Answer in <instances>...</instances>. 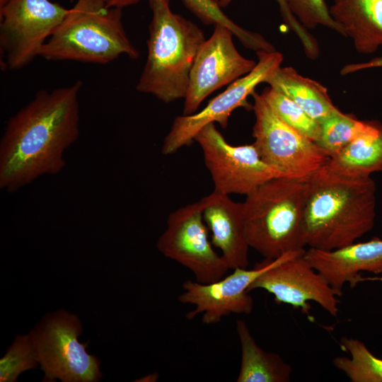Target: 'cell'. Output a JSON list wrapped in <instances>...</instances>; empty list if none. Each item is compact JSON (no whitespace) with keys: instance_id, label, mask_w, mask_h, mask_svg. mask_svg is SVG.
Here are the masks:
<instances>
[{"instance_id":"obj_1","label":"cell","mask_w":382,"mask_h":382,"mask_svg":"<svg viewBox=\"0 0 382 382\" xmlns=\"http://www.w3.org/2000/svg\"><path fill=\"white\" fill-rule=\"evenodd\" d=\"M83 82L40 90L7 121L0 140V188L15 192L66 166L65 151L79 136Z\"/></svg>"},{"instance_id":"obj_2","label":"cell","mask_w":382,"mask_h":382,"mask_svg":"<svg viewBox=\"0 0 382 382\" xmlns=\"http://www.w3.org/2000/svg\"><path fill=\"white\" fill-rule=\"evenodd\" d=\"M307 182L306 246L324 250L340 248L374 228L376 187L371 176H345L325 165Z\"/></svg>"},{"instance_id":"obj_3","label":"cell","mask_w":382,"mask_h":382,"mask_svg":"<svg viewBox=\"0 0 382 382\" xmlns=\"http://www.w3.org/2000/svg\"><path fill=\"white\" fill-rule=\"evenodd\" d=\"M148 1L152 12L148 54L136 88L168 103L185 97L191 68L205 37L196 24L171 11L170 0Z\"/></svg>"},{"instance_id":"obj_4","label":"cell","mask_w":382,"mask_h":382,"mask_svg":"<svg viewBox=\"0 0 382 382\" xmlns=\"http://www.w3.org/2000/svg\"><path fill=\"white\" fill-rule=\"evenodd\" d=\"M307 180L277 177L261 184L243 202L250 248L265 258L305 249Z\"/></svg>"},{"instance_id":"obj_5","label":"cell","mask_w":382,"mask_h":382,"mask_svg":"<svg viewBox=\"0 0 382 382\" xmlns=\"http://www.w3.org/2000/svg\"><path fill=\"white\" fill-rule=\"evenodd\" d=\"M76 1L42 46L40 57L105 64L122 55L139 57L125 30L122 8L108 7L104 0Z\"/></svg>"},{"instance_id":"obj_6","label":"cell","mask_w":382,"mask_h":382,"mask_svg":"<svg viewBox=\"0 0 382 382\" xmlns=\"http://www.w3.org/2000/svg\"><path fill=\"white\" fill-rule=\"evenodd\" d=\"M83 332L78 316L65 310L45 316L30 331L44 381L97 382L103 376L100 361L89 354L88 343H81Z\"/></svg>"},{"instance_id":"obj_7","label":"cell","mask_w":382,"mask_h":382,"mask_svg":"<svg viewBox=\"0 0 382 382\" xmlns=\"http://www.w3.org/2000/svg\"><path fill=\"white\" fill-rule=\"evenodd\" d=\"M253 142L262 160L282 177L307 180L330 157L313 140L282 121L261 94L252 93Z\"/></svg>"},{"instance_id":"obj_8","label":"cell","mask_w":382,"mask_h":382,"mask_svg":"<svg viewBox=\"0 0 382 382\" xmlns=\"http://www.w3.org/2000/svg\"><path fill=\"white\" fill-rule=\"evenodd\" d=\"M69 11L50 0H9L0 8L3 69L18 70L39 57L42 46Z\"/></svg>"},{"instance_id":"obj_9","label":"cell","mask_w":382,"mask_h":382,"mask_svg":"<svg viewBox=\"0 0 382 382\" xmlns=\"http://www.w3.org/2000/svg\"><path fill=\"white\" fill-rule=\"evenodd\" d=\"M156 248L165 257L188 269L195 281L202 284L216 282L230 270L212 247L199 202L180 207L169 214Z\"/></svg>"},{"instance_id":"obj_10","label":"cell","mask_w":382,"mask_h":382,"mask_svg":"<svg viewBox=\"0 0 382 382\" xmlns=\"http://www.w3.org/2000/svg\"><path fill=\"white\" fill-rule=\"evenodd\" d=\"M257 62L246 75L237 79L222 93L212 99L200 111L176 117L163 139L161 152L170 155L195 141L197 134L206 125L218 122L222 128L228 125V118L238 108L252 109L248 98L255 87L266 80L283 62V54L276 50L257 51Z\"/></svg>"},{"instance_id":"obj_11","label":"cell","mask_w":382,"mask_h":382,"mask_svg":"<svg viewBox=\"0 0 382 382\" xmlns=\"http://www.w3.org/2000/svg\"><path fill=\"white\" fill-rule=\"evenodd\" d=\"M195 141L202 151L215 191L246 196L265 182L282 177L262 160L254 144L231 145L214 123L204 127Z\"/></svg>"},{"instance_id":"obj_12","label":"cell","mask_w":382,"mask_h":382,"mask_svg":"<svg viewBox=\"0 0 382 382\" xmlns=\"http://www.w3.org/2000/svg\"><path fill=\"white\" fill-rule=\"evenodd\" d=\"M305 250L291 251L277 259L265 258L251 270L236 268L231 274L214 282L202 284L192 279L185 281L178 301L195 306L193 310L187 313L186 318L192 320L202 314V323L212 325L219 323L231 313L250 314L254 306L253 299L248 291L250 285L273 266Z\"/></svg>"},{"instance_id":"obj_13","label":"cell","mask_w":382,"mask_h":382,"mask_svg":"<svg viewBox=\"0 0 382 382\" xmlns=\"http://www.w3.org/2000/svg\"><path fill=\"white\" fill-rule=\"evenodd\" d=\"M233 35L228 28L215 25L212 35L199 47L190 70L183 115L197 112L212 93L244 76L255 66L257 62L238 52Z\"/></svg>"},{"instance_id":"obj_14","label":"cell","mask_w":382,"mask_h":382,"mask_svg":"<svg viewBox=\"0 0 382 382\" xmlns=\"http://www.w3.org/2000/svg\"><path fill=\"white\" fill-rule=\"evenodd\" d=\"M306 250L273 266L260 275L248 291L264 289L272 294L278 303H286L308 314L309 301L319 304L337 317L340 295L327 279L304 257Z\"/></svg>"},{"instance_id":"obj_15","label":"cell","mask_w":382,"mask_h":382,"mask_svg":"<svg viewBox=\"0 0 382 382\" xmlns=\"http://www.w3.org/2000/svg\"><path fill=\"white\" fill-rule=\"evenodd\" d=\"M304 257L341 296L346 283L354 288L362 282L361 272L382 273V239L376 237L332 250L309 248Z\"/></svg>"},{"instance_id":"obj_16","label":"cell","mask_w":382,"mask_h":382,"mask_svg":"<svg viewBox=\"0 0 382 382\" xmlns=\"http://www.w3.org/2000/svg\"><path fill=\"white\" fill-rule=\"evenodd\" d=\"M204 220L212 232L213 245L230 270L248 268V243L243 211V202L231 199L229 195L213 190L199 201Z\"/></svg>"},{"instance_id":"obj_17","label":"cell","mask_w":382,"mask_h":382,"mask_svg":"<svg viewBox=\"0 0 382 382\" xmlns=\"http://www.w3.org/2000/svg\"><path fill=\"white\" fill-rule=\"evenodd\" d=\"M329 11L359 53L369 54L382 45V0H333Z\"/></svg>"},{"instance_id":"obj_18","label":"cell","mask_w":382,"mask_h":382,"mask_svg":"<svg viewBox=\"0 0 382 382\" xmlns=\"http://www.w3.org/2000/svg\"><path fill=\"white\" fill-rule=\"evenodd\" d=\"M325 166L332 172L352 178L382 172V124L369 121L366 129L330 157Z\"/></svg>"},{"instance_id":"obj_19","label":"cell","mask_w":382,"mask_h":382,"mask_svg":"<svg viewBox=\"0 0 382 382\" xmlns=\"http://www.w3.org/2000/svg\"><path fill=\"white\" fill-rule=\"evenodd\" d=\"M241 359L237 382H288L292 369L277 353L262 349L243 320L236 323Z\"/></svg>"},{"instance_id":"obj_20","label":"cell","mask_w":382,"mask_h":382,"mask_svg":"<svg viewBox=\"0 0 382 382\" xmlns=\"http://www.w3.org/2000/svg\"><path fill=\"white\" fill-rule=\"evenodd\" d=\"M265 83L294 100L318 122L338 110L326 87L301 75L291 66L279 67Z\"/></svg>"},{"instance_id":"obj_21","label":"cell","mask_w":382,"mask_h":382,"mask_svg":"<svg viewBox=\"0 0 382 382\" xmlns=\"http://www.w3.org/2000/svg\"><path fill=\"white\" fill-rule=\"evenodd\" d=\"M340 346L351 356L337 357L334 366L352 382H382V359L374 355L361 341L343 337Z\"/></svg>"},{"instance_id":"obj_22","label":"cell","mask_w":382,"mask_h":382,"mask_svg":"<svg viewBox=\"0 0 382 382\" xmlns=\"http://www.w3.org/2000/svg\"><path fill=\"white\" fill-rule=\"evenodd\" d=\"M368 125L369 121L359 120L337 110L319 122L320 132L316 143L330 158L363 132Z\"/></svg>"},{"instance_id":"obj_23","label":"cell","mask_w":382,"mask_h":382,"mask_svg":"<svg viewBox=\"0 0 382 382\" xmlns=\"http://www.w3.org/2000/svg\"><path fill=\"white\" fill-rule=\"evenodd\" d=\"M185 7L207 25H222L228 28L247 48L256 51H274L273 45L261 35L247 30L232 21L215 0H181Z\"/></svg>"},{"instance_id":"obj_24","label":"cell","mask_w":382,"mask_h":382,"mask_svg":"<svg viewBox=\"0 0 382 382\" xmlns=\"http://www.w3.org/2000/svg\"><path fill=\"white\" fill-rule=\"evenodd\" d=\"M261 96L282 121L316 142L320 132L318 121L294 100L270 86L265 88Z\"/></svg>"},{"instance_id":"obj_25","label":"cell","mask_w":382,"mask_h":382,"mask_svg":"<svg viewBox=\"0 0 382 382\" xmlns=\"http://www.w3.org/2000/svg\"><path fill=\"white\" fill-rule=\"evenodd\" d=\"M38 365L37 350L30 332L17 335L0 359V381L16 382L20 374Z\"/></svg>"},{"instance_id":"obj_26","label":"cell","mask_w":382,"mask_h":382,"mask_svg":"<svg viewBox=\"0 0 382 382\" xmlns=\"http://www.w3.org/2000/svg\"><path fill=\"white\" fill-rule=\"evenodd\" d=\"M291 13L306 29L325 26L340 34V27L332 18L325 0H286Z\"/></svg>"},{"instance_id":"obj_27","label":"cell","mask_w":382,"mask_h":382,"mask_svg":"<svg viewBox=\"0 0 382 382\" xmlns=\"http://www.w3.org/2000/svg\"><path fill=\"white\" fill-rule=\"evenodd\" d=\"M233 0H215L216 4L224 8ZM279 6L283 20L287 27L294 32L301 41L306 55L311 59H316L319 55V47L316 38L304 28L291 13L286 0H277Z\"/></svg>"},{"instance_id":"obj_28","label":"cell","mask_w":382,"mask_h":382,"mask_svg":"<svg viewBox=\"0 0 382 382\" xmlns=\"http://www.w3.org/2000/svg\"><path fill=\"white\" fill-rule=\"evenodd\" d=\"M377 67H382V57H374L366 62L346 64L340 69V74L345 76L358 71Z\"/></svg>"},{"instance_id":"obj_29","label":"cell","mask_w":382,"mask_h":382,"mask_svg":"<svg viewBox=\"0 0 382 382\" xmlns=\"http://www.w3.org/2000/svg\"><path fill=\"white\" fill-rule=\"evenodd\" d=\"M75 1V0H71ZM141 0H104L105 4L108 7H115L123 8L127 6L134 5L139 3Z\"/></svg>"},{"instance_id":"obj_30","label":"cell","mask_w":382,"mask_h":382,"mask_svg":"<svg viewBox=\"0 0 382 382\" xmlns=\"http://www.w3.org/2000/svg\"><path fill=\"white\" fill-rule=\"evenodd\" d=\"M158 373H153L148 374L141 378H139L138 380H136L135 381H140V382H154L158 380Z\"/></svg>"},{"instance_id":"obj_31","label":"cell","mask_w":382,"mask_h":382,"mask_svg":"<svg viewBox=\"0 0 382 382\" xmlns=\"http://www.w3.org/2000/svg\"><path fill=\"white\" fill-rule=\"evenodd\" d=\"M367 280L382 282V277H367V278L363 277L362 278V282L367 281Z\"/></svg>"},{"instance_id":"obj_32","label":"cell","mask_w":382,"mask_h":382,"mask_svg":"<svg viewBox=\"0 0 382 382\" xmlns=\"http://www.w3.org/2000/svg\"><path fill=\"white\" fill-rule=\"evenodd\" d=\"M9 0H0V8L5 6Z\"/></svg>"}]
</instances>
